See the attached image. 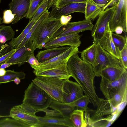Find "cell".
Masks as SVG:
<instances>
[{
    "label": "cell",
    "mask_w": 127,
    "mask_h": 127,
    "mask_svg": "<svg viewBox=\"0 0 127 127\" xmlns=\"http://www.w3.org/2000/svg\"><path fill=\"white\" fill-rule=\"evenodd\" d=\"M67 66L68 72L88 97L91 103L97 107L99 98L95 91L94 81L96 76L92 65L82 60L77 53L69 58Z\"/></svg>",
    "instance_id": "cell-1"
},
{
    "label": "cell",
    "mask_w": 127,
    "mask_h": 127,
    "mask_svg": "<svg viewBox=\"0 0 127 127\" xmlns=\"http://www.w3.org/2000/svg\"><path fill=\"white\" fill-rule=\"evenodd\" d=\"M62 26L59 19L48 17L43 20L34 31L30 38L35 49H42Z\"/></svg>",
    "instance_id": "cell-2"
},
{
    "label": "cell",
    "mask_w": 127,
    "mask_h": 127,
    "mask_svg": "<svg viewBox=\"0 0 127 127\" xmlns=\"http://www.w3.org/2000/svg\"><path fill=\"white\" fill-rule=\"evenodd\" d=\"M52 100L45 91L32 81L24 92L22 103L37 111L47 108Z\"/></svg>",
    "instance_id": "cell-3"
},
{
    "label": "cell",
    "mask_w": 127,
    "mask_h": 127,
    "mask_svg": "<svg viewBox=\"0 0 127 127\" xmlns=\"http://www.w3.org/2000/svg\"><path fill=\"white\" fill-rule=\"evenodd\" d=\"M32 81L45 91L52 100L63 103L64 80L51 77L36 76Z\"/></svg>",
    "instance_id": "cell-4"
},
{
    "label": "cell",
    "mask_w": 127,
    "mask_h": 127,
    "mask_svg": "<svg viewBox=\"0 0 127 127\" xmlns=\"http://www.w3.org/2000/svg\"><path fill=\"white\" fill-rule=\"evenodd\" d=\"M96 46V57L92 65L96 76L100 77L102 70L108 67H114L127 70L119 59L103 49L99 44Z\"/></svg>",
    "instance_id": "cell-5"
},
{
    "label": "cell",
    "mask_w": 127,
    "mask_h": 127,
    "mask_svg": "<svg viewBox=\"0 0 127 127\" xmlns=\"http://www.w3.org/2000/svg\"><path fill=\"white\" fill-rule=\"evenodd\" d=\"M116 5L108 8L101 12L91 31L93 43L96 45L103 36L108 23L115 11Z\"/></svg>",
    "instance_id": "cell-6"
},
{
    "label": "cell",
    "mask_w": 127,
    "mask_h": 127,
    "mask_svg": "<svg viewBox=\"0 0 127 127\" xmlns=\"http://www.w3.org/2000/svg\"><path fill=\"white\" fill-rule=\"evenodd\" d=\"M100 88L107 100H109L117 93L127 91V72H124L118 79L109 82L101 78Z\"/></svg>",
    "instance_id": "cell-7"
},
{
    "label": "cell",
    "mask_w": 127,
    "mask_h": 127,
    "mask_svg": "<svg viewBox=\"0 0 127 127\" xmlns=\"http://www.w3.org/2000/svg\"><path fill=\"white\" fill-rule=\"evenodd\" d=\"M127 0H119L115 11L108 22L110 29L114 32L117 27H121L123 32H127Z\"/></svg>",
    "instance_id": "cell-8"
},
{
    "label": "cell",
    "mask_w": 127,
    "mask_h": 127,
    "mask_svg": "<svg viewBox=\"0 0 127 127\" xmlns=\"http://www.w3.org/2000/svg\"><path fill=\"white\" fill-rule=\"evenodd\" d=\"M94 25L91 20L89 19H85L76 22H69L60 27L51 39L69 34L78 33L87 30L91 31Z\"/></svg>",
    "instance_id": "cell-9"
},
{
    "label": "cell",
    "mask_w": 127,
    "mask_h": 127,
    "mask_svg": "<svg viewBox=\"0 0 127 127\" xmlns=\"http://www.w3.org/2000/svg\"><path fill=\"white\" fill-rule=\"evenodd\" d=\"M78 47L70 46L65 51L49 60L41 63L37 66H30L36 70H42L53 68L67 63L69 58L74 54L78 53Z\"/></svg>",
    "instance_id": "cell-10"
},
{
    "label": "cell",
    "mask_w": 127,
    "mask_h": 127,
    "mask_svg": "<svg viewBox=\"0 0 127 127\" xmlns=\"http://www.w3.org/2000/svg\"><path fill=\"white\" fill-rule=\"evenodd\" d=\"M83 92L77 82L69 79L64 80L63 89V103H70L75 101L84 95Z\"/></svg>",
    "instance_id": "cell-11"
},
{
    "label": "cell",
    "mask_w": 127,
    "mask_h": 127,
    "mask_svg": "<svg viewBox=\"0 0 127 127\" xmlns=\"http://www.w3.org/2000/svg\"><path fill=\"white\" fill-rule=\"evenodd\" d=\"M80 36L78 33L65 35L50 39L43 47L47 49L68 46L78 47L81 43Z\"/></svg>",
    "instance_id": "cell-12"
},
{
    "label": "cell",
    "mask_w": 127,
    "mask_h": 127,
    "mask_svg": "<svg viewBox=\"0 0 127 127\" xmlns=\"http://www.w3.org/2000/svg\"><path fill=\"white\" fill-rule=\"evenodd\" d=\"M35 50L32 41L30 39L24 45L16 49L6 63L17 64L20 66L26 62Z\"/></svg>",
    "instance_id": "cell-13"
},
{
    "label": "cell",
    "mask_w": 127,
    "mask_h": 127,
    "mask_svg": "<svg viewBox=\"0 0 127 127\" xmlns=\"http://www.w3.org/2000/svg\"><path fill=\"white\" fill-rule=\"evenodd\" d=\"M86 3H75L67 4L60 8L54 5L48 17L54 19H60L62 15H67L71 13L79 12L85 14Z\"/></svg>",
    "instance_id": "cell-14"
},
{
    "label": "cell",
    "mask_w": 127,
    "mask_h": 127,
    "mask_svg": "<svg viewBox=\"0 0 127 127\" xmlns=\"http://www.w3.org/2000/svg\"><path fill=\"white\" fill-rule=\"evenodd\" d=\"M37 117L39 122L35 127H74L70 118L37 116Z\"/></svg>",
    "instance_id": "cell-15"
},
{
    "label": "cell",
    "mask_w": 127,
    "mask_h": 127,
    "mask_svg": "<svg viewBox=\"0 0 127 127\" xmlns=\"http://www.w3.org/2000/svg\"><path fill=\"white\" fill-rule=\"evenodd\" d=\"M67 63L48 69L34 70L33 72L36 76L51 77L64 80L69 79L72 76L68 71Z\"/></svg>",
    "instance_id": "cell-16"
},
{
    "label": "cell",
    "mask_w": 127,
    "mask_h": 127,
    "mask_svg": "<svg viewBox=\"0 0 127 127\" xmlns=\"http://www.w3.org/2000/svg\"><path fill=\"white\" fill-rule=\"evenodd\" d=\"M30 0H12L9 4V10L15 14L14 18L11 23H16L22 18L25 17L28 11Z\"/></svg>",
    "instance_id": "cell-17"
},
{
    "label": "cell",
    "mask_w": 127,
    "mask_h": 127,
    "mask_svg": "<svg viewBox=\"0 0 127 127\" xmlns=\"http://www.w3.org/2000/svg\"><path fill=\"white\" fill-rule=\"evenodd\" d=\"M116 108L112 106L108 100L99 98L97 108L93 110L91 116L88 118L87 125H89L91 122L103 118L104 116L112 114Z\"/></svg>",
    "instance_id": "cell-18"
},
{
    "label": "cell",
    "mask_w": 127,
    "mask_h": 127,
    "mask_svg": "<svg viewBox=\"0 0 127 127\" xmlns=\"http://www.w3.org/2000/svg\"><path fill=\"white\" fill-rule=\"evenodd\" d=\"M10 114L11 117L25 123L30 127H35L39 122L37 116L26 112L19 105L12 107L10 110Z\"/></svg>",
    "instance_id": "cell-19"
},
{
    "label": "cell",
    "mask_w": 127,
    "mask_h": 127,
    "mask_svg": "<svg viewBox=\"0 0 127 127\" xmlns=\"http://www.w3.org/2000/svg\"><path fill=\"white\" fill-rule=\"evenodd\" d=\"M112 33L108 23L104 33L99 44L103 49L119 59L120 51L114 44L112 38Z\"/></svg>",
    "instance_id": "cell-20"
},
{
    "label": "cell",
    "mask_w": 127,
    "mask_h": 127,
    "mask_svg": "<svg viewBox=\"0 0 127 127\" xmlns=\"http://www.w3.org/2000/svg\"><path fill=\"white\" fill-rule=\"evenodd\" d=\"M70 47L62 46L46 49L38 52L36 57L41 63L59 55L67 50Z\"/></svg>",
    "instance_id": "cell-21"
},
{
    "label": "cell",
    "mask_w": 127,
    "mask_h": 127,
    "mask_svg": "<svg viewBox=\"0 0 127 127\" xmlns=\"http://www.w3.org/2000/svg\"><path fill=\"white\" fill-rule=\"evenodd\" d=\"M105 5L97 4L92 0H86L85 11V19L93 20L98 16L102 9Z\"/></svg>",
    "instance_id": "cell-22"
},
{
    "label": "cell",
    "mask_w": 127,
    "mask_h": 127,
    "mask_svg": "<svg viewBox=\"0 0 127 127\" xmlns=\"http://www.w3.org/2000/svg\"><path fill=\"white\" fill-rule=\"evenodd\" d=\"M127 70L114 67H108L102 70L100 77L101 78L109 82H112L119 79L123 73Z\"/></svg>",
    "instance_id": "cell-23"
},
{
    "label": "cell",
    "mask_w": 127,
    "mask_h": 127,
    "mask_svg": "<svg viewBox=\"0 0 127 127\" xmlns=\"http://www.w3.org/2000/svg\"><path fill=\"white\" fill-rule=\"evenodd\" d=\"M49 107L58 111L63 117L68 118H70V114L75 110L74 108L69 103H62L53 100Z\"/></svg>",
    "instance_id": "cell-24"
},
{
    "label": "cell",
    "mask_w": 127,
    "mask_h": 127,
    "mask_svg": "<svg viewBox=\"0 0 127 127\" xmlns=\"http://www.w3.org/2000/svg\"><path fill=\"white\" fill-rule=\"evenodd\" d=\"M82 110H74L70 114V118L74 127H85L87 126L86 118Z\"/></svg>",
    "instance_id": "cell-25"
},
{
    "label": "cell",
    "mask_w": 127,
    "mask_h": 127,
    "mask_svg": "<svg viewBox=\"0 0 127 127\" xmlns=\"http://www.w3.org/2000/svg\"><path fill=\"white\" fill-rule=\"evenodd\" d=\"M96 54V46L93 43L81 52V58L92 65L95 60Z\"/></svg>",
    "instance_id": "cell-26"
},
{
    "label": "cell",
    "mask_w": 127,
    "mask_h": 127,
    "mask_svg": "<svg viewBox=\"0 0 127 127\" xmlns=\"http://www.w3.org/2000/svg\"><path fill=\"white\" fill-rule=\"evenodd\" d=\"M37 19L35 21L32 20H30L27 25L21 33L17 37L13 38L9 42V44L11 45L12 49H16L17 48L31 29Z\"/></svg>",
    "instance_id": "cell-27"
},
{
    "label": "cell",
    "mask_w": 127,
    "mask_h": 127,
    "mask_svg": "<svg viewBox=\"0 0 127 127\" xmlns=\"http://www.w3.org/2000/svg\"><path fill=\"white\" fill-rule=\"evenodd\" d=\"M26 74L23 71H15L13 70H6L5 74L0 76V85L14 81V79L18 77L21 80L25 78Z\"/></svg>",
    "instance_id": "cell-28"
},
{
    "label": "cell",
    "mask_w": 127,
    "mask_h": 127,
    "mask_svg": "<svg viewBox=\"0 0 127 127\" xmlns=\"http://www.w3.org/2000/svg\"><path fill=\"white\" fill-rule=\"evenodd\" d=\"M15 32L10 26H0V44H4L14 38Z\"/></svg>",
    "instance_id": "cell-29"
},
{
    "label": "cell",
    "mask_w": 127,
    "mask_h": 127,
    "mask_svg": "<svg viewBox=\"0 0 127 127\" xmlns=\"http://www.w3.org/2000/svg\"><path fill=\"white\" fill-rule=\"evenodd\" d=\"M47 9L37 19L30 31L26 35L16 49H17L24 45L30 39L32 34L39 24L44 19L48 17L50 12Z\"/></svg>",
    "instance_id": "cell-30"
},
{
    "label": "cell",
    "mask_w": 127,
    "mask_h": 127,
    "mask_svg": "<svg viewBox=\"0 0 127 127\" xmlns=\"http://www.w3.org/2000/svg\"><path fill=\"white\" fill-rule=\"evenodd\" d=\"M5 118L0 120V127H30L27 124L14 118Z\"/></svg>",
    "instance_id": "cell-31"
},
{
    "label": "cell",
    "mask_w": 127,
    "mask_h": 127,
    "mask_svg": "<svg viewBox=\"0 0 127 127\" xmlns=\"http://www.w3.org/2000/svg\"><path fill=\"white\" fill-rule=\"evenodd\" d=\"M56 0H43L31 20H36L47 9L52 7Z\"/></svg>",
    "instance_id": "cell-32"
},
{
    "label": "cell",
    "mask_w": 127,
    "mask_h": 127,
    "mask_svg": "<svg viewBox=\"0 0 127 127\" xmlns=\"http://www.w3.org/2000/svg\"><path fill=\"white\" fill-rule=\"evenodd\" d=\"M90 101L88 97L86 95H83L75 101L70 103V105L74 108L75 107L81 108L84 112H88L92 110L88 109V105Z\"/></svg>",
    "instance_id": "cell-33"
},
{
    "label": "cell",
    "mask_w": 127,
    "mask_h": 127,
    "mask_svg": "<svg viewBox=\"0 0 127 127\" xmlns=\"http://www.w3.org/2000/svg\"><path fill=\"white\" fill-rule=\"evenodd\" d=\"M108 100L114 108H116L121 102L127 100V91L117 93Z\"/></svg>",
    "instance_id": "cell-34"
},
{
    "label": "cell",
    "mask_w": 127,
    "mask_h": 127,
    "mask_svg": "<svg viewBox=\"0 0 127 127\" xmlns=\"http://www.w3.org/2000/svg\"><path fill=\"white\" fill-rule=\"evenodd\" d=\"M43 0H30L29 7L28 13L25 17L29 19H32L39 6Z\"/></svg>",
    "instance_id": "cell-35"
},
{
    "label": "cell",
    "mask_w": 127,
    "mask_h": 127,
    "mask_svg": "<svg viewBox=\"0 0 127 127\" xmlns=\"http://www.w3.org/2000/svg\"><path fill=\"white\" fill-rule=\"evenodd\" d=\"M113 41L115 46L118 48L120 51L123 48L126 42L127 41V37L126 35L123 36L116 33H112Z\"/></svg>",
    "instance_id": "cell-36"
},
{
    "label": "cell",
    "mask_w": 127,
    "mask_h": 127,
    "mask_svg": "<svg viewBox=\"0 0 127 127\" xmlns=\"http://www.w3.org/2000/svg\"><path fill=\"white\" fill-rule=\"evenodd\" d=\"M113 122L107 120L105 118H102L99 119L91 122L89 126L92 127H108Z\"/></svg>",
    "instance_id": "cell-37"
},
{
    "label": "cell",
    "mask_w": 127,
    "mask_h": 127,
    "mask_svg": "<svg viewBox=\"0 0 127 127\" xmlns=\"http://www.w3.org/2000/svg\"><path fill=\"white\" fill-rule=\"evenodd\" d=\"M86 0H56L54 5L57 8H60L70 3L82 2L86 3Z\"/></svg>",
    "instance_id": "cell-38"
},
{
    "label": "cell",
    "mask_w": 127,
    "mask_h": 127,
    "mask_svg": "<svg viewBox=\"0 0 127 127\" xmlns=\"http://www.w3.org/2000/svg\"><path fill=\"white\" fill-rule=\"evenodd\" d=\"M127 41L122 49L120 51L119 60L124 67L127 68Z\"/></svg>",
    "instance_id": "cell-39"
},
{
    "label": "cell",
    "mask_w": 127,
    "mask_h": 127,
    "mask_svg": "<svg viewBox=\"0 0 127 127\" xmlns=\"http://www.w3.org/2000/svg\"><path fill=\"white\" fill-rule=\"evenodd\" d=\"M15 15L13 14L10 10H7L4 11L2 18L3 21L2 23L9 24L13 21Z\"/></svg>",
    "instance_id": "cell-40"
},
{
    "label": "cell",
    "mask_w": 127,
    "mask_h": 127,
    "mask_svg": "<svg viewBox=\"0 0 127 127\" xmlns=\"http://www.w3.org/2000/svg\"><path fill=\"white\" fill-rule=\"evenodd\" d=\"M42 111L45 113L44 117H63L61 114L58 111L55 110H51L47 108L39 110L37 111V112Z\"/></svg>",
    "instance_id": "cell-41"
},
{
    "label": "cell",
    "mask_w": 127,
    "mask_h": 127,
    "mask_svg": "<svg viewBox=\"0 0 127 127\" xmlns=\"http://www.w3.org/2000/svg\"><path fill=\"white\" fill-rule=\"evenodd\" d=\"M16 50L15 48L12 49L7 53L0 57V66L6 63Z\"/></svg>",
    "instance_id": "cell-42"
},
{
    "label": "cell",
    "mask_w": 127,
    "mask_h": 127,
    "mask_svg": "<svg viewBox=\"0 0 127 127\" xmlns=\"http://www.w3.org/2000/svg\"><path fill=\"white\" fill-rule=\"evenodd\" d=\"M12 49L11 45L8 44H0V57L7 53Z\"/></svg>",
    "instance_id": "cell-43"
},
{
    "label": "cell",
    "mask_w": 127,
    "mask_h": 127,
    "mask_svg": "<svg viewBox=\"0 0 127 127\" xmlns=\"http://www.w3.org/2000/svg\"><path fill=\"white\" fill-rule=\"evenodd\" d=\"M19 106L22 109L26 112L32 115H36L35 113L37 112V110L33 107L23 103Z\"/></svg>",
    "instance_id": "cell-44"
},
{
    "label": "cell",
    "mask_w": 127,
    "mask_h": 127,
    "mask_svg": "<svg viewBox=\"0 0 127 127\" xmlns=\"http://www.w3.org/2000/svg\"><path fill=\"white\" fill-rule=\"evenodd\" d=\"M26 62L30 64V66H37L40 64L36 57L35 56L34 53L30 55Z\"/></svg>",
    "instance_id": "cell-45"
},
{
    "label": "cell",
    "mask_w": 127,
    "mask_h": 127,
    "mask_svg": "<svg viewBox=\"0 0 127 127\" xmlns=\"http://www.w3.org/2000/svg\"><path fill=\"white\" fill-rule=\"evenodd\" d=\"M72 18L70 15L62 16L59 19L60 22L62 25L67 24L69 22Z\"/></svg>",
    "instance_id": "cell-46"
},
{
    "label": "cell",
    "mask_w": 127,
    "mask_h": 127,
    "mask_svg": "<svg viewBox=\"0 0 127 127\" xmlns=\"http://www.w3.org/2000/svg\"><path fill=\"white\" fill-rule=\"evenodd\" d=\"M119 0H111V1L109 3L106 5L102 8L101 12L108 8L117 5Z\"/></svg>",
    "instance_id": "cell-47"
},
{
    "label": "cell",
    "mask_w": 127,
    "mask_h": 127,
    "mask_svg": "<svg viewBox=\"0 0 127 127\" xmlns=\"http://www.w3.org/2000/svg\"><path fill=\"white\" fill-rule=\"evenodd\" d=\"M127 100L121 102L117 107L115 111L120 114L125 106L127 103Z\"/></svg>",
    "instance_id": "cell-48"
},
{
    "label": "cell",
    "mask_w": 127,
    "mask_h": 127,
    "mask_svg": "<svg viewBox=\"0 0 127 127\" xmlns=\"http://www.w3.org/2000/svg\"><path fill=\"white\" fill-rule=\"evenodd\" d=\"M95 3L102 5H106L111 1V0H92Z\"/></svg>",
    "instance_id": "cell-49"
},
{
    "label": "cell",
    "mask_w": 127,
    "mask_h": 127,
    "mask_svg": "<svg viewBox=\"0 0 127 127\" xmlns=\"http://www.w3.org/2000/svg\"><path fill=\"white\" fill-rule=\"evenodd\" d=\"M123 32V29L120 26L117 27L115 29L114 32H115L116 34H122Z\"/></svg>",
    "instance_id": "cell-50"
},
{
    "label": "cell",
    "mask_w": 127,
    "mask_h": 127,
    "mask_svg": "<svg viewBox=\"0 0 127 127\" xmlns=\"http://www.w3.org/2000/svg\"><path fill=\"white\" fill-rule=\"evenodd\" d=\"M15 64L13 63H5L0 66V69L1 68L5 69Z\"/></svg>",
    "instance_id": "cell-51"
},
{
    "label": "cell",
    "mask_w": 127,
    "mask_h": 127,
    "mask_svg": "<svg viewBox=\"0 0 127 127\" xmlns=\"http://www.w3.org/2000/svg\"><path fill=\"white\" fill-rule=\"evenodd\" d=\"M6 70L5 69L1 68L0 69V76H2L6 74Z\"/></svg>",
    "instance_id": "cell-52"
},
{
    "label": "cell",
    "mask_w": 127,
    "mask_h": 127,
    "mask_svg": "<svg viewBox=\"0 0 127 127\" xmlns=\"http://www.w3.org/2000/svg\"><path fill=\"white\" fill-rule=\"evenodd\" d=\"M15 83L17 85L19 84L21 82V80L18 77L15 78L14 80Z\"/></svg>",
    "instance_id": "cell-53"
},
{
    "label": "cell",
    "mask_w": 127,
    "mask_h": 127,
    "mask_svg": "<svg viewBox=\"0 0 127 127\" xmlns=\"http://www.w3.org/2000/svg\"><path fill=\"white\" fill-rule=\"evenodd\" d=\"M5 117H10V115H0V118Z\"/></svg>",
    "instance_id": "cell-54"
},
{
    "label": "cell",
    "mask_w": 127,
    "mask_h": 127,
    "mask_svg": "<svg viewBox=\"0 0 127 127\" xmlns=\"http://www.w3.org/2000/svg\"><path fill=\"white\" fill-rule=\"evenodd\" d=\"M2 18L0 17V25L2 23Z\"/></svg>",
    "instance_id": "cell-55"
},
{
    "label": "cell",
    "mask_w": 127,
    "mask_h": 127,
    "mask_svg": "<svg viewBox=\"0 0 127 127\" xmlns=\"http://www.w3.org/2000/svg\"><path fill=\"white\" fill-rule=\"evenodd\" d=\"M1 0H0V4L1 3Z\"/></svg>",
    "instance_id": "cell-56"
}]
</instances>
